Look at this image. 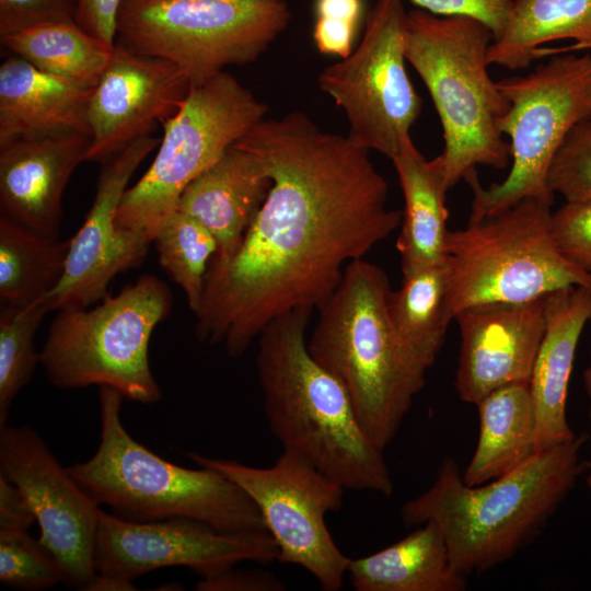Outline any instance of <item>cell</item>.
<instances>
[{"label":"cell","instance_id":"1","mask_svg":"<svg viewBox=\"0 0 591 591\" xmlns=\"http://www.w3.org/2000/svg\"><path fill=\"white\" fill-rule=\"evenodd\" d=\"M236 146L255 154L273 185L239 248L213 257L196 317L204 343L241 357L274 318L317 309L346 266L402 222L370 151L296 111L265 118Z\"/></svg>","mask_w":591,"mask_h":591},{"label":"cell","instance_id":"2","mask_svg":"<svg viewBox=\"0 0 591 591\" xmlns=\"http://www.w3.org/2000/svg\"><path fill=\"white\" fill-rule=\"evenodd\" d=\"M588 434L536 452L513 471L467 485L456 461L445 456L431 486L407 500L406 525L436 522L452 566L462 575L500 565L531 543L591 468L580 452Z\"/></svg>","mask_w":591,"mask_h":591},{"label":"cell","instance_id":"3","mask_svg":"<svg viewBox=\"0 0 591 591\" xmlns=\"http://www.w3.org/2000/svg\"><path fill=\"white\" fill-rule=\"evenodd\" d=\"M313 310L297 309L259 334L256 370L269 428L346 490L390 496L394 483L382 449L363 430L344 385L310 354Z\"/></svg>","mask_w":591,"mask_h":591},{"label":"cell","instance_id":"4","mask_svg":"<svg viewBox=\"0 0 591 591\" xmlns=\"http://www.w3.org/2000/svg\"><path fill=\"white\" fill-rule=\"evenodd\" d=\"M386 273L364 258L349 263L318 316L308 348L348 392L369 439L384 450L395 438L428 370L399 344L387 313Z\"/></svg>","mask_w":591,"mask_h":591},{"label":"cell","instance_id":"5","mask_svg":"<svg viewBox=\"0 0 591 591\" xmlns=\"http://www.w3.org/2000/svg\"><path fill=\"white\" fill-rule=\"evenodd\" d=\"M99 387L100 443L89 460L67 467L95 502L134 522L185 518L221 532H267L240 486L216 470L183 467L150 451L123 425V394Z\"/></svg>","mask_w":591,"mask_h":591},{"label":"cell","instance_id":"6","mask_svg":"<svg viewBox=\"0 0 591 591\" xmlns=\"http://www.w3.org/2000/svg\"><path fill=\"white\" fill-rule=\"evenodd\" d=\"M493 40L491 31L473 18L407 12L405 57L440 117L444 147L438 157L449 189L477 165L502 170L511 161L500 129L510 104L488 72Z\"/></svg>","mask_w":591,"mask_h":591},{"label":"cell","instance_id":"7","mask_svg":"<svg viewBox=\"0 0 591 591\" xmlns=\"http://www.w3.org/2000/svg\"><path fill=\"white\" fill-rule=\"evenodd\" d=\"M267 106L229 72L192 83L178 112L163 125L157 155L127 188L116 224L139 265L184 189L255 125Z\"/></svg>","mask_w":591,"mask_h":591},{"label":"cell","instance_id":"8","mask_svg":"<svg viewBox=\"0 0 591 591\" xmlns=\"http://www.w3.org/2000/svg\"><path fill=\"white\" fill-rule=\"evenodd\" d=\"M172 305L167 285L147 274L90 310H59L40 350L47 378L60 389L107 385L130 401L157 403L161 389L151 371L149 343Z\"/></svg>","mask_w":591,"mask_h":591},{"label":"cell","instance_id":"9","mask_svg":"<svg viewBox=\"0 0 591 591\" xmlns=\"http://www.w3.org/2000/svg\"><path fill=\"white\" fill-rule=\"evenodd\" d=\"M552 205L525 198L462 230H449L444 265L452 318L486 303L526 302L573 287H591V273L559 250Z\"/></svg>","mask_w":591,"mask_h":591},{"label":"cell","instance_id":"10","mask_svg":"<svg viewBox=\"0 0 591 591\" xmlns=\"http://www.w3.org/2000/svg\"><path fill=\"white\" fill-rule=\"evenodd\" d=\"M290 20L287 0H123L115 43L195 83L257 60Z\"/></svg>","mask_w":591,"mask_h":591},{"label":"cell","instance_id":"11","mask_svg":"<svg viewBox=\"0 0 591 591\" xmlns=\"http://www.w3.org/2000/svg\"><path fill=\"white\" fill-rule=\"evenodd\" d=\"M497 86L510 104L500 129L510 138L507 177L485 188L477 171L464 179L473 200L467 224L488 219L525 198L553 205L547 184L551 163L578 124L591 119V55L551 58L525 76L506 78Z\"/></svg>","mask_w":591,"mask_h":591},{"label":"cell","instance_id":"12","mask_svg":"<svg viewBox=\"0 0 591 591\" xmlns=\"http://www.w3.org/2000/svg\"><path fill=\"white\" fill-rule=\"evenodd\" d=\"M187 455L198 466L233 480L253 500L276 544L279 563L305 569L325 591L341 589L350 558L337 546L325 517L341 508L343 486L291 450H283L268 467Z\"/></svg>","mask_w":591,"mask_h":591},{"label":"cell","instance_id":"13","mask_svg":"<svg viewBox=\"0 0 591 591\" xmlns=\"http://www.w3.org/2000/svg\"><path fill=\"white\" fill-rule=\"evenodd\" d=\"M406 16L403 0H378L357 48L317 79L321 91L343 109L348 137L390 160L412 139L410 128L421 112L405 68Z\"/></svg>","mask_w":591,"mask_h":591},{"label":"cell","instance_id":"14","mask_svg":"<svg viewBox=\"0 0 591 591\" xmlns=\"http://www.w3.org/2000/svg\"><path fill=\"white\" fill-rule=\"evenodd\" d=\"M274 560L277 547L268 532H221L185 518L134 522L102 510L91 591L135 590V580L167 567H186L205 579L242 561Z\"/></svg>","mask_w":591,"mask_h":591},{"label":"cell","instance_id":"15","mask_svg":"<svg viewBox=\"0 0 591 591\" xmlns=\"http://www.w3.org/2000/svg\"><path fill=\"white\" fill-rule=\"evenodd\" d=\"M0 473L24 497L68 587L91 591L97 573L94 548L102 509L27 426L0 427Z\"/></svg>","mask_w":591,"mask_h":591},{"label":"cell","instance_id":"16","mask_svg":"<svg viewBox=\"0 0 591 591\" xmlns=\"http://www.w3.org/2000/svg\"><path fill=\"white\" fill-rule=\"evenodd\" d=\"M190 81L174 63L115 43L89 108L85 161L106 162L164 125L186 99Z\"/></svg>","mask_w":591,"mask_h":591},{"label":"cell","instance_id":"17","mask_svg":"<svg viewBox=\"0 0 591 591\" xmlns=\"http://www.w3.org/2000/svg\"><path fill=\"white\" fill-rule=\"evenodd\" d=\"M161 139L141 137L104 162L83 224L71 237L63 274L45 298L51 311L88 308L107 294L113 278L137 266L116 224V212L134 172Z\"/></svg>","mask_w":591,"mask_h":591},{"label":"cell","instance_id":"18","mask_svg":"<svg viewBox=\"0 0 591 591\" xmlns=\"http://www.w3.org/2000/svg\"><path fill=\"white\" fill-rule=\"evenodd\" d=\"M454 320L461 337L454 386L461 401L475 405L496 389L530 383L545 332V297L471 306Z\"/></svg>","mask_w":591,"mask_h":591},{"label":"cell","instance_id":"19","mask_svg":"<svg viewBox=\"0 0 591 591\" xmlns=\"http://www.w3.org/2000/svg\"><path fill=\"white\" fill-rule=\"evenodd\" d=\"M89 146L90 136L78 131L0 143L1 216L37 234L59 237L62 195Z\"/></svg>","mask_w":591,"mask_h":591},{"label":"cell","instance_id":"20","mask_svg":"<svg viewBox=\"0 0 591 591\" xmlns=\"http://www.w3.org/2000/svg\"><path fill=\"white\" fill-rule=\"evenodd\" d=\"M591 321V287L573 286L545 296V332L530 390L536 452L576 437L567 418L569 381L580 336Z\"/></svg>","mask_w":591,"mask_h":591},{"label":"cell","instance_id":"21","mask_svg":"<svg viewBox=\"0 0 591 591\" xmlns=\"http://www.w3.org/2000/svg\"><path fill=\"white\" fill-rule=\"evenodd\" d=\"M273 179L263 162L236 144L182 193L176 210L201 222L218 242L215 257L231 256L243 241Z\"/></svg>","mask_w":591,"mask_h":591},{"label":"cell","instance_id":"22","mask_svg":"<svg viewBox=\"0 0 591 591\" xmlns=\"http://www.w3.org/2000/svg\"><path fill=\"white\" fill-rule=\"evenodd\" d=\"M93 89L40 71L18 56L5 58L0 65V143L72 131L90 136Z\"/></svg>","mask_w":591,"mask_h":591},{"label":"cell","instance_id":"23","mask_svg":"<svg viewBox=\"0 0 591 591\" xmlns=\"http://www.w3.org/2000/svg\"><path fill=\"white\" fill-rule=\"evenodd\" d=\"M391 161L405 204L396 240L402 271L443 263L449 232L445 205L449 187L439 157L427 160L409 139Z\"/></svg>","mask_w":591,"mask_h":591},{"label":"cell","instance_id":"24","mask_svg":"<svg viewBox=\"0 0 591 591\" xmlns=\"http://www.w3.org/2000/svg\"><path fill=\"white\" fill-rule=\"evenodd\" d=\"M347 577L357 591H464L466 576L451 564L439 525L427 521L371 555L350 558Z\"/></svg>","mask_w":591,"mask_h":591},{"label":"cell","instance_id":"25","mask_svg":"<svg viewBox=\"0 0 591 591\" xmlns=\"http://www.w3.org/2000/svg\"><path fill=\"white\" fill-rule=\"evenodd\" d=\"M475 405L479 419L478 439L462 473L463 480L472 486L513 471L536 453L530 383L501 386Z\"/></svg>","mask_w":591,"mask_h":591},{"label":"cell","instance_id":"26","mask_svg":"<svg viewBox=\"0 0 591 591\" xmlns=\"http://www.w3.org/2000/svg\"><path fill=\"white\" fill-rule=\"evenodd\" d=\"M571 38L573 47L591 48V0H513L503 33L488 47L489 65L528 68L540 46Z\"/></svg>","mask_w":591,"mask_h":591},{"label":"cell","instance_id":"27","mask_svg":"<svg viewBox=\"0 0 591 591\" xmlns=\"http://www.w3.org/2000/svg\"><path fill=\"white\" fill-rule=\"evenodd\" d=\"M401 287L390 292L387 313L405 351L422 368L434 363L453 320L443 263L402 271Z\"/></svg>","mask_w":591,"mask_h":591},{"label":"cell","instance_id":"28","mask_svg":"<svg viewBox=\"0 0 591 591\" xmlns=\"http://www.w3.org/2000/svg\"><path fill=\"white\" fill-rule=\"evenodd\" d=\"M1 45L46 73L93 89L114 47L100 42L76 22L44 24L0 36Z\"/></svg>","mask_w":591,"mask_h":591},{"label":"cell","instance_id":"29","mask_svg":"<svg viewBox=\"0 0 591 591\" xmlns=\"http://www.w3.org/2000/svg\"><path fill=\"white\" fill-rule=\"evenodd\" d=\"M69 245L0 215L1 303L26 306L45 299L63 274Z\"/></svg>","mask_w":591,"mask_h":591},{"label":"cell","instance_id":"30","mask_svg":"<svg viewBox=\"0 0 591 591\" xmlns=\"http://www.w3.org/2000/svg\"><path fill=\"white\" fill-rule=\"evenodd\" d=\"M153 243L161 267L183 289L195 313L202 301L209 265L218 253L217 240L197 219L175 210Z\"/></svg>","mask_w":591,"mask_h":591},{"label":"cell","instance_id":"31","mask_svg":"<svg viewBox=\"0 0 591 591\" xmlns=\"http://www.w3.org/2000/svg\"><path fill=\"white\" fill-rule=\"evenodd\" d=\"M49 312L45 299L26 306H0V427L7 425L9 409L40 363L35 334Z\"/></svg>","mask_w":591,"mask_h":591},{"label":"cell","instance_id":"32","mask_svg":"<svg viewBox=\"0 0 591 591\" xmlns=\"http://www.w3.org/2000/svg\"><path fill=\"white\" fill-rule=\"evenodd\" d=\"M0 581L20 590H44L62 582L54 554L24 526L0 525Z\"/></svg>","mask_w":591,"mask_h":591},{"label":"cell","instance_id":"33","mask_svg":"<svg viewBox=\"0 0 591 591\" xmlns=\"http://www.w3.org/2000/svg\"><path fill=\"white\" fill-rule=\"evenodd\" d=\"M547 184L567 202L591 199V119L569 131L551 163Z\"/></svg>","mask_w":591,"mask_h":591},{"label":"cell","instance_id":"34","mask_svg":"<svg viewBox=\"0 0 591 591\" xmlns=\"http://www.w3.org/2000/svg\"><path fill=\"white\" fill-rule=\"evenodd\" d=\"M314 9L313 39L318 51L348 57L363 18L362 0H315Z\"/></svg>","mask_w":591,"mask_h":591},{"label":"cell","instance_id":"35","mask_svg":"<svg viewBox=\"0 0 591 591\" xmlns=\"http://www.w3.org/2000/svg\"><path fill=\"white\" fill-rule=\"evenodd\" d=\"M551 227L561 253L591 273V199L567 202L552 212Z\"/></svg>","mask_w":591,"mask_h":591},{"label":"cell","instance_id":"36","mask_svg":"<svg viewBox=\"0 0 591 591\" xmlns=\"http://www.w3.org/2000/svg\"><path fill=\"white\" fill-rule=\"evenodd\" d=\"M77 0H0V36L31 27L74 22Z\"/></svg>","mask_w":591,"mask_h":591},{"label":"cell","instance_id":"37","mask_svg":"<svg viewBox=\"0 0 591 591\" xmlns=\"http://www.w3.org/2000/svg\"><path fill=\"white\" fill-rule=\"evenodd\" d=\"M420 9L434 15L473 18L484 23L493 33L494 39L503 33L513 0H409Z\"/></svg>","mask_w":591,"mask_h":591},{"label":"cell","instance_id":"38","mask_svg":"<svg viewBox=\"0 0 591 591\" xmlns=\"http://www.w3.org/2000/svg\"><path fill=\"white\" fill-rule=\"evenodd\" d=\"M121 2L123 0H77L74 22L100 42L114 47Z\"/></svg>","mask_w":591,"mask_h":591},{"label":"cell","instance_id":"39","mask_svg":"<svg viewBox=\"0 0 591 591\" xmlns=\"http://www.w3.org/2000/svg\"><path fill=\"white\" fill-rule=\"evenodd\" d=\"M198 591H279L285 584L273 575L260 570H236L233 568L211 578L200 579Z\"/></svg>","mask_w":591,"mask_h":591},{"label":"cell","instance_id":"40","mask_svg":"<svg viewBox=\"0 0 591 591\" xmlns=\"http://www.w3.org/2000/svg\"><path fill=\"white\" fill-rule=\"evenodd\" d=\"M583 386L590 401L589 416L591 420V366L588 367L582 373ZM587 485L591 491V474L587 478Z\"/></svg>","mask_w":591,"mask_h":591}]
</instances>
